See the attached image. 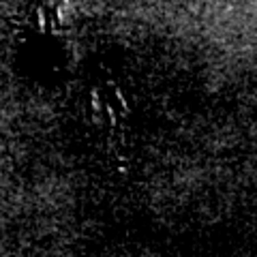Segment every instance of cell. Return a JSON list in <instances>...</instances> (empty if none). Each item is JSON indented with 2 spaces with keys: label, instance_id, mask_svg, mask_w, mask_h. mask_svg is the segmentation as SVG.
Wrapping results in <instances>:
<instances>
[{
  "label": "cell",
  "instance_id": "cell-1",
  "mask_svg": "<svg viewBox=\"0 0 257 257\" xmlns=\"http://www.w3.org/2000/svg\"><path fill=\"white\" fill-rule=\"evenodd\" d=\"M88 116L101 128H114L128 116V103L114 82L94 86L88 94Z\"/></svg>",
  "mask_w": 257,
  "mask_h": 257
}]
</instances>
